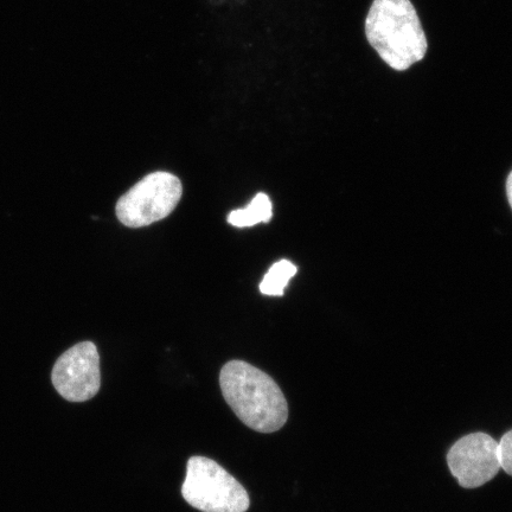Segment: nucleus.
Returning a JSON list of instances; mask_svg holds the SVG:
<instances>
[{
  "label": "nucleus",
  "mask_w": 512,
  "mask_h": 512,
  "mask_svg": "<svg viewBox=\"0 0 512 512\" xmlns=\"http://www.w3.org/2000/svg\"><path fill=\"white\" fill-rule=\"evenodd\" d=\"M224 400L238 419L251 430L271 434L288 420L283 390L272 377L243 361H230L220 373Z\"/></svg>",
  "instance_id": "nucleus-1"
},
{
  "label": "nucleus",
  "mask_w": 512,
  "mask_h": 512,
  "mask_svg": "<svg viewBox=\"0 0 512 512\" xmlns=\"http://www.w3.org/2000/svg\"><path fill=\"white\" fill-rule=\"evenodd\" d=\"M366 35L381 59L398 72H405L427 54L425 31L411 0H374Z\"/></svg>",
  "instance_id": "nucleus-2"
},
{
  "label": "nucleus",
  "mask_w": 512,
  "mask_h": 512,
  "mask_svg": "<svg viewBox=\"0 0 512 512\" xmlns=\"http://www.w3.org/2000/svg\"><path fill=\"white\" fill-rule=\"evenodd\" d=\"M182 496L190 507L202 512H247L248 492L215 460L194 456L188 460Z\"/></svg>",
  "instance_id": "nucleus-3"
},
{
  "label": "nucleus",
  "mask_w": 512,
  "mask_h": 512,
  "mask_svg": "<svg viewBox=\"0 0 512 512\" xmlns=\"http://www.w3.org/2000/svg\"><path fill=\"white\" fill-rule=\"evenodd\" d=\"M182 195L183 187L178 177L170 172H153L120 197L115 213L126 227L150 226L168 217Z\"/></svg>",
  "instance_id": "nucleus-4"
},
{
  "label": "nucleus",
  "mask_w": 512,
  "mask_h": 512,
  "mask_svg": "<svg viewBox=\"0 0 512 512\" xmlns=\"http://www.w3.org/2000/svg\"><path fill=\"white\" fill-rule=\"evenodd\" d=\"M446 462L463 489L482 488L501 471L498 441L484 432L466 434L448 450Z\"/></svg>",
  "instance_id": "nucleus-5"
},
{
  "label": "nucleus",
  "mask_w": 512,
  "mask_h": 512,
  "mask_svg": "<svg viewBox=\"0 0 512 512\" xmlns=\"http://www.w3.org/2000/svg\"><path fill=\"white\" fill-rule=\"evenodd\" d=\"M51 381L63 399L86 402L101 388L100 356L95 344L81 342L74 345L56 361Z\"/></svg>",
  "instance_id": "nucleus-6"
},
{
  "label": "nucleus",
  "mask_w": 512,
  "mask_h": 512,
  "mask_svg": "<svg viewBox=\"0 0 512 512\" xmlns=\"http://www.w3.org/2000/svg\"><path fill=\"white\" fill-rule=\"evenodd\" d=\"M273 206L264 192L256 195L251 204L243 209L232 211L228 216V222L234 227H253L259 223H268L272 220Z\"/></svg>",
  "instance_id": "nucleus-7"
},
{
  "label": "nucleus",
  "mask_w": 512,
  "mask_h": 512,
  "mask_svg": "<svg viewBox=\"0 0 512 512\" xmlns=\"http://www.w3.org/2000/svg\"><path fill=\"white\" fill-rule=\"evenodd\" d=\"M297 274V266L288 260L274 264L261 281L260 291L265 296L283 297L285 288Z\"/></svg>",
  "instance_id": "nucleus-8"
},
{
  "label": "nucleus",
  "mask_w": 512,
  "mask_h": 512,
  "mask_svg": "<svg viewBox=\"0 0 512 512\" xmlns=\"http://www.w3.org/2000/svg\"><path fill=\"white\" fill-rule=\"evenodd\" d=\"M499 460H501V470L512 477V430L502 435L498 441Z\"/></svg>",
  "instance_id": "nucleus-9"
},
{
  "label": "nucleus",
  "mask_w": 512,
  "mask_h": 512,
  "mask_svg": "<svg viewBox=\"0 0 512 512\" xmlns=\"http://www.w3.org/2000/svg\"><path fill=\"white\" fill-rule=\"evenodd\" d=\"M507 195L510 206L512 208V171L510 172V175L507 179Z\"/></svg>",
  "instance_id": "nucleus-10"
}]
</instances>
